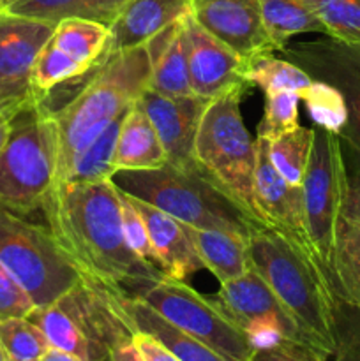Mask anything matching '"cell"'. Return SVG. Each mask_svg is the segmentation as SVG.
I'll use <instances>...</instances> for the list:
<instances>
[{
	"instance_id": "34",
	"label": "cell",
	"mask_w": 360,
	"mask_h": 361,
	"mask_svg": "<svg viewBox=\"0 0 360 361\" xmlns=\"http://www.w3.org/2000/svg\"><path fill=\"white\" fill-rule=\"evenodd\" d=\"M300 101L306 102L314 126L341 134L348 122V106L337 88L325 81L313 80V83L302 92Z\"/></svg>"
},
{
	"instance_id": "28",
	"label": "cell",
	"mask_w": 360,
	"mask_h": 361,
	"mask_svg": "<svg viewBox=\"0 0 360 361\" xmlns=\"http://www.w3.org/2000/svg\"><path fill=\"white\" fill-rule=\"evenodd\" d=\"M28 319L41 328L52 348L71 353L81 361H104L99 356V353L92 348L87 337L81 334L78 324L71 319L69 314L56 302L48 307L35 309L28 316Z\"/></svg>"
},
{
	"instance_id": "17",
	"label": "cell",
	"mask_w": 360,
	"mask_h": 361,
	"mask_svg": "<svg viewBox=\"0 0 360 361\" xmlns=\"http://www.w3.org/2000/svg\"><path fill=\"white\" fill-rule=\"evenodd\" d=\"M187 13L189 0H129L109 25L106 49L95 67L116 53L147 44L154 35Z\"/></svg>"
},
{
	"instance_id": "6",
	"label": "cell",
	"mask_w": 360,
	"mask_h": 361,
	"mask_svg": "<svg viewBox=\"0 0 360 361\" xmlns=\"http://www.w3.org/2000/svg\"><path fill=\"white\" fill-rule=\"evenodd\" d=\"M112 180L120 190L159 208L182 224L244 236H251L254 228H260L198 171H182L166 164L150 171H120Z\"/></svg>"
},
{
	"instance_id": "1",
	"label": "cell",
	"mask_w": 360,
	"mask_h": 361,
	"mask_svg": "<svg viewBox=\"0 0 360 361\" xmlns=\"http://www.w3.org/2000/svg\"><path fill=\"white\" fill-rule=\"evenodd\" d=\"M46 228L80 277L119 286L129 295L159 281L162 271L127 245L113 180L56 182L41 208Z\"/></svg>"
},
{
	"instance_id": "13",
	"label": "cell",
	"mask_w": 360,
	"mask_h": 361,
	"mask_svg": "<svg viewBox=\"0 0 360 361\" xmlns=\"http://www.w3.org/2000/svg\"><path fill=\"white\" fill-rule=\"evenodd\" d=\"M254 196L265 228L272 229L293 247L318 259L307 229L302 187L292 185L279 175L268 157L267 141L260 137H256Z\"/></svg>"
},
{
	"instance_id": "9",
	"label": "cell",
	"mask_w": 360,
	"mask_h": 361,
	"mask_svg": "<svg viewBox=\"0 0 360 361\" xmlns=\"http://www.w3.org/2000/svg\"><path fill=\"white\" fill-rule=\"evenodd\" d=\"M134 296L226 361H253L256 355L249 337L222 312L214 298L203 296L186 281L161 277Z\"/></svg>"
},
{
	"instance_id": "31",
	"label": "cell",
	"mask_w": 360,
	"mask_h": 361,
	"mask_svg": "<svg viewBox=\"0 0 360 361\" xmlns=\"http://www.w3.org/2000/svg\"><path fill=\"white\" fill-rule=\"evenodd\" d=\"M87 76V69L69 55L56 48L52 41L39 53L32 71V95L35 101H44L60 85Z\"/></svg>"
},
{
	"instance_id": "25",
	"label": "cell",
	"mask_w": 360,
	"mask_h": 361,
	"mask_svg": "<svg viewBox=\"0 0 360 361\" xmlns=\"http://www.w3.org/2000/svg\"><path fill=\"white\" fill-rule=\"evenodd\" d=\"M260 9L274 51L281 53L299 34H325L323 25L304 0H260Z\"/></svg>"
},
{
	"instance_id": "4",
	"label": "cell",
	"mask_w": 360,
	"mask_h": 361,
	"mask_svg": "<svg viewBox=\"0 0 360 361\" xmlns=\"http://www.w3.org/2000/svg\"><path fill=\"white\" fill-rule=\"evenodd\" d=\"M244 92L239 88L208 102L194 141V168L254 226H265L254 196L256 140H251L240 113Z\"/></svg>"
},
{
	"instance_id": "3",
	"label": "cell",
	"mask_w": 360,
	"mask_h": 361,
	"mask_svg": "<svg viewBox=\"0 0 360 361\" xmlns=\"http://www.w3.org/2000/svg\"><path fill=\"white\" fill-rule=\"evenodd\" d=\"M73 99L60 108L46 106L56 129L59 182L71 161L116 116L126 113L148 88L150 56L147 44L109 56L85 76Z\"/></svg>"
},
{
	"instance_id": "46",
	"label": "cell",
	"mask_w": 360,
	"mask_h": 361,
	"mask_svg": "<svg viewBox=\"0 0 360 361\" xmlns=\"http://www.w3.org/2000/svg\"><path fill=\"white\" fill-rule=\"evenodd\" d=\"M321 361H330V360H321Z\"/></svg>"
},
{
	"instance_id": "45",
	"label": "cell",
	"mask_w": 360,
	"mask_h": 361,
	"mask_svg": "<svg viewBox=\"0 0 360 361\" xmlns=\"http://www.w3.org/2000/svg\"><path fill=\"white\" fill-rule=\"evenodd\" d=\"M0 361H9V358H7L6 351L2 349V345H0Z\"/></svg>"
},
{
	"instance_id": "19",
	"label": "cell",
	"mask_w": 360,
	"mask_h": 361,
	"mask_svg": "<svg viewBox=\"0 0 360 361\" xmlns=\"http://www.w3.org/2000/svg\"><path fill=\"white\" fill-rule=\"evenodd\" d=\"M186 16V14H184ZM182 16V18H184ZM180 18L147 42L150 56L148 88L162 95H194L187 66V37Z\"/></svg>"
},
{
	"instance_id": "22",
	"label": "cell",
	"mask_w": 360,
	"mask_h": 361,
	"mask_svg": "<svg viewBox=\"0 0 360 361\" xmlns=\"http://www.w3.org/2000/svg\"><path fill=\"white\" fill-rule=\"evenodd\" d=\"M328 275L335 296L360 307V201L352 189L335 236Z\"/></svg>"
},
{
	"instance_id": "29",
	"label": "cell",
	"mask_w": 360,
	"mask_h": 361,
	"mask_svg": "<svg viewBox=\"0 0 360 361\" xmlns=\"http://www.w3.org/2000/svg\"><path fill=\"white\" fill-rule=\"evenodd\" d=\"M246 81L249 87H258L263 94L279 90H293L299 95L313 83V78L288 59L274 55H258L247 60Z\"/></svg>"
},
{
	"instance_id": "39",
	"label": "cell",
	"mask_w": 360,
	"mask_h": 361,
	"mask_svg": "<svg viewBox=\"0 0 360 361\" xmlns=\"http://www.w3.org/2000/svg\"><path fill=\"white\" fill-rule=\"evenodd\" d=\"M327 360L316 351L295 342H279L258 349L253 361H321Z\"/></svg>"
},
{
	"instance_id": "36",
	"label": "cell",
	"mask_w": 360,
	"mask_h": 361,
	"mask_svg": "<svg viewBox=\"0 0 360 361\" xmlns=\"http://www.w3.org/2000/svg\"><path fill=\"white\" fill-rule=\"evenodd\" d=\"M334 361H360V307L337 298L334 310Z\"/></svg>"
},
{
	"instance_id": "33",
	"label": "cell",
	"mask_w": 360,
	"mask_h": 361,
	"mask_svg": "<svg viewBox=\"0 0 360 361\" xmlns=\"http://www.w3.org/2000/svg\"><path fill=\"white\" fill-rule=\"evenodd\" d=\"M0 345L9 361H41L52 345L28 317L0 319Z\"/></svg>"
},
{
	"instance_id": "18",
	"label": "cell",
	"mask_w": 360,
	"mask_h": 361,
	"mask_svg": "<svg viewBox=\"0 0 360 361\" xmlns=\"http://www.w3.org/2000/svg\"><path fill=\"white\" fill-rule=\"evenodd\" d=\"M129 197L134 207L143 215L152 249L155 254V264L164 277L186 281L189 275L205 270L182 222L145 201L136 200L133 196Z\"/></svg>"
},
{
	"instance_id": "32",
	"label": "cell",
	"mask_w": 360,
	"mask_h": 361,
	"mask_svg": "<svg viewBox=\"0 0 360 361\" xmlns=\"http://www.w3.org/2000/svg\"><path fill=\"white\" fill-rule=\"evenodd\" d=\"M323 25L325 35L346 44H360V0H304Z\"/></svg>"
},
{
	"instance_id": "11",
	"label": "cell",
	"mask_w": 360,
	"mask_h": 361,
	"mask_svg": "<svg viewBox=\"0 0 360 361\" xmlns=\"http://www.w3.org/2000/svg\"><path fill=\"white\" fill-rule=\"evenodd\" d=\"M281 53L313 80L325 81L341 92L348 106V122L339 136L360 155V44L321 39L293 42Z\"/></svg>"
},
{
	"instance_id": "27",
	"label": "cell",
	"mask_w": 360,
	"mask_h": 361,
	"mask_svg": "<svg viewBox=\"0 0 360 361\" xmlns=\"http://www.w3.org/2000/svg\"><path fill=\"white\" fill-rule=\"evenodd\" d=\"M109 37V27L99 21L69 18L55 25L49 41L62 49L66 55L76 60L87 69V74L97 66L99 59L106 49Z\"/></svg>"
},
{
	"instance_id": "14",
	"label": "cell",
	"mask_w": 360,
	"mask_h": 361,
	"mask_svg": "<svg viewBox=\"0 0 360 361\" xmlns=\"http://www.w3.org/2000/svg\"><path fill=\"white\" fill-rule=\"evenodd\" d=\"M187 37V66L193 94L214 101L232 90H247V60L208 34L189 13L182 18Z\"/></svg>"
},
{
	"instance_id": "21",
	"label": "cell",
	"mask_w": 360,
	"mask_h": 361,
	"mask_svg": "<svg viewBox=\"0 0 360 361\" xmlns=\"http://www.w3.org/2000/svg\"><path fill=\"white\" fill-rule=\"evenodd\" d=\"M168 164L161 140L147 113L134 102L126 111L116 140L113 169L120 171H150Z\"/></svg>"
},
{
	"instance_id": "12",
	"label": "cell",
	"mask_w": 360,
	"mask_h": 361,
	"mask_svg": "<svg viewBox=\"0 0 360 361\" xmlns=\"http://www.w3.org/2000/svg\"><path fill=\"white\" fill-rule=\"evenodd\" d=\"M55 25L0 13V109L23 108L35 101L32 71Z\"/></svg>"
},
{
	"instance_id": "44",
	"label": "cell",
	"mask_w": 360,
	"mask_h": 361,
	"mask_svg": "<svg viewBox=\"0 0 360 361\" xmlns=\"http://www.w3.org/2000/svg\"><path fill=\"white\" fill-rule=\"evenodd\" d=\"M352 194L360 201V187H352Z\"/></svg>"
},
{
	"instance_id": "30",
	"label": "cell",
	"mask_w": 360,
	"mask_h": 361,
	"mask_svg": "<svg viewBox=\"0 0 360 361\" xmlns=\"http://www.w3.org/2000/svg\"><path fill=\"white\" fill-rule=\"evenodd\" d=\"M314 129L299 126L293 130L281 134L274 140L267 141V152L270 162L277 169L279 175L288 183L302 187L307 162L313 148Z\"/></svg>"
},
{
	"instance_id": "8",
	"label": "cell",
	"mask_w": 360,
	"mask_h": 361,
	"mask_svg": "<svg viewBox=\"0 0 360 361\" xmlns=\"http://www.w3.org/2000/svg\"><path fill=\"white\" fill-rule=\"evenodd\" d=\"M313 129L314 140L304 175L302 197L311 242L318 259L328 274L335 236L352 185L342 155L341 136L318 126Z\"/></svg>"
},
{
	"instance_id": "43",
	"label": "cell",
	"mask_w": 360,
	"mask_h": 361,
	"mask_svg": "<svg viewBox=\"0 0 360 361\" xmlns=\"http://www.w3.org/2000/svg\"><path fill=\"white\" fill-rule=\"evenodd\" d=\"M41 361H81L78 356L71 355V353H66V351H60V349H55V348H49L48 351H46V355L42 356Z\"/></svg>"
},
{
	"instance_id": "20",
	"label": "cell",
	"mask_w": 360,
	"mask_h": 361,
	"mask_svg": "<svg viewBox=\"0 0 360 361\" xmlns=\"http://www.w3.org/2000/svg\"><path fill=\"white\" fill-rule=\"evenodd\" d=\"M119 303L134 331L154 337L180 361H226L126 289L119 291Z\"/></svg>"
},
{
	"instance_id": "35",
	"label": "cell",
	"mask_w": 360,
	"mask_h": 361,
	"mask_svg": "<svg viewBox=\"0 0 360 361\" xmlns=\"http://www.w3.org/2000/svg\"><path fill=\"white\" fill-rule=\"evenodd\" d=\"M299 102L300 95L293 90L265 94L263 118L258 126L256 137L270 141L299 127Z\"/></svg>"
},
{
	"instance_id": "24",
	"label": "cell",
	"mask_w": 360,
	"mask_h": 361,
	"mask_svg": "<svg viewBox=\"0 0 360 361\" xmlns=\"http://www.w3.org/2000/svg\"><path fill=\"white\" fill-rule=\"evenodd\" d=\"M129 0H0V13L56 25L69 18L112 25Z\"/></svg>"
},
{
	"instance_id": "41",
	"label": "cell",
	"mask_w": 360,
	"mask_h": 361,
	"mask_svg": "<svg viewBox=\"0 0 360 361\" xmlns=\"http://www.w3.org/2000/svg\"><path fill=\"white\" fill-rule=\"evenodd\" d=\"M108 361H147L141 355V351L138 349V345L134 344V338L129 341H122L116 345H113L109 349Z\"/></svg>"
},
{
	"instance_id": "37",
	"label": "cell",
	"mask_w": 360,
	"mask_h": 361,
	"mask_svg": "<svg viewBox=\"0 0 360 361\" xmlns=\"http://www.w3.org/2000/svg\"><path fill=\"white\" fill-rule=\"evenodd\" d=\"M116 189H119V187H116ZM119 197H120L122 231H124V238H126L127 245H129V249L133 250L140 259L157 267V264H155V254H154V249H152L147 224H145L143 221V215L140 214V210L134 207L131 197L127 196L124 190L119 189Z\"/></svg>"
},
{
	"instance_id": "5",
	"label": "cell",
	"mask_w": 360,
	"mask_h": 361,
	"mask_svg": "<svg viewBox=\"0 0 360 361\" xmlns=\"http://www.w3.org/2000/svg\"><path fill=\"white\" fill-rule=\"evenodd\" d=\"M59 143L41 101L14 113L9 140L0 154V208L20 217L41 210L56 180Z\"/></svg>"
},
{
	"instance_id": "15",
	"label": "cell",
	"mask_w": 360,
	"mask_h": 361,
	"mask_svg": "<svg viewBox=\"0 0 360 361\" xmlns=\"http://www.w3.org/2000/svg\"><path fill=\"white\" fill-rule=\"evenodd\" d=\"M136 102L150 118L166 152L168 164L182 171H196L193 157L194 141L201 116L210 101L198 95L173 97L147 88Z\"/></svg>"
},
{
	"instance_id": "40",
	"label": "cell",
	"mask_w": 360,
	"mask_h": 361,
	"mask_svg": "<svg viewBox=\"0 0 360 361\" xmlns=\"http://www.w3.org/2000/svg\"><path fill=\"white\" fill-rule=\"evenodd\" d=\"M133 338L134 344L138 345V349H140L141 355H143V358L147 361H180L172 351H168L164 345L159 344L150 335L136 331Z\"/></svg>"
},
{
	"instance_id": "23",
	"label": "cell",
	"mask_w": 360,
	"mask_h": 361,
	"mask_svg": "<svg viewBox=\"0 0 360 361\" xmlns=\"http://www.w3.org/2000/svg\"><path fill=\"white\" fill-rule=\"evenodd\" d=\"M205 270L221 282L240 277L251 268L249 236L222 229H203L184 224Z\"/></svg>"
},
{
	"instance_id": "26",
	"label": "cell",
	"mask_w": 360,
	"mask_h": 361,
	"mask_svg": "<svg viewBox=\"0 0 360 361\" xmlns=\"http://www.w3.org/2000/svg\"><path fill=\"white\" fill-rule=\"evenodd\" d=\"M124 115L126 113L116 116L90 143L85 145L83 150L71 161L69 168L66 169L59 182L92 183L112 180L115 176L113 159H115L116 140H119V130L122 126Z\"/></svg>"
},
{
	"instance_id": "7",
	"label": "cell",
	"mask_w": 360,
	"mask_h": 361,
	"mask_svg": "<svg viewBox=\"0 0 360 361\" xmlns=\"http://www.w3.org/2000/svg\"><path fill=\"white\" fill-rule=\"evenodd\" d=\"M0 264L28 293L35 309L59 302L80 274L46 226L0 208Z\"/></svg>"
},
{
	"instance_id": "42",
	"label": "cell",
	"mask_w": 360,
	"mask_h": 361,
	"mask_svg": "<svg viewBox=\"0 0 360 361\" xmlns=\"http://www.w3.org/2000/svg\"><path fill=\"white\" fill-rule=\"evenodd\" d=\"M18 111H20V109H18ZM14 113H16L14 109H0V154H2L7 140H9Z\"/></svg>"
},
{
	"instance_id": "2",
	"label": "cell",
	"mask_w": 360,
	"mask_h": 361,
	"mask_svg": "<svg viewBox=\"0 0 360 361\" xmlns=\"http://www.w3.org/2000/svg\"><path fill=\"white\" fill-rule=\"evenodd\" d=\"M249 256L311 348L330 360L335 349V296L328 274L314 256L293 247L272 229L251 231Z\"/></svg>"
},
{
	"instance_id": "38",
	"label": "cell",
	"mask_w": 360,
	"mask_h": 361,
	"mask_svg": "<svg viewBox=\"0 0 360 361\" xmlns=\"http://www.w3.org/2000/svg\"><path fill=\"white\" fill-rule=\"evenodd\" d=\"M35 310L34 302L20 282L0 264V319L28 317Z\"/></svg>"
},
{
	"instance_id": "10",
	"label": "cell",
	"mask_w": 360,
	"mask_h": 361,
	"mask_svg": "<svg viewBox=\"0 0 360 361\" xmlns=\"http://www.w3.org/2000/svg\"><path fill=\"white\" fill-rule=\"evenodd\" d=\"M214 302L249 337L256 351L279 342H295L311 348L253 264L240 277L221 282Z\"/></svg>"
},
{
	"instance_id": "16",
	"label": "cell",
	"mask_w": 360,
	"mask_h": 361,
	"mask_svg": "<svg viewBox=\"0 0 360 361\" xmlns=\"http://www.w3.org/2000/svg\"><path fill=\"white\" fill-rule=\"evenodd\" d=\"M189 14L242 59L274 55L261 20L260 0H189Z\"/></svg>"
}]
</instances>
